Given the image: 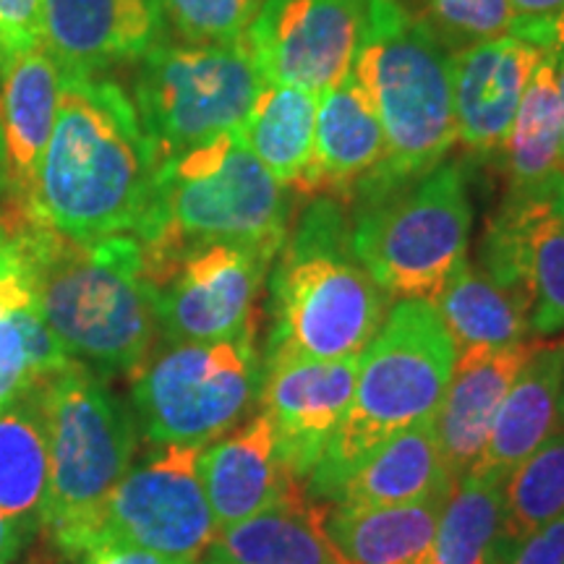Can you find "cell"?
Masks as SVG:
<instances>
[{"label":"cell","mask_w":564,"mask_h":564,"mask_svg":"<svg viewBox=\"0 0 564 564\" xmlns=\"http://www.w3.org/2000/svg\"><path fill=\"white\" fill-rule=\"evenodd\" d=\"M352 249L392 301H434L468 257L474 207L460 162L348 202Z\"/></svg>","instance_id":"ba28073f"},{"label":"cell","mask_w":564,"mask_h":564,"mask_svg":"<svg viewBox=\"0 0 564 564\" xmlns=\"http://www.w3.org/2000/svg\"><path fill=\"white\" fill-rule=\"evenodd\" d=\"M541 55L514 34L453 53L455 123L465 150L484 158L502 150Z\"/></svg>","instance_id":"e0dca14e"},{"label":"cell","mask_w":564,"mask_h":564,"mask_svg":"<svg viewBox=\"0 0 564 564\" xmlns=\"http://www.w3.org/2000/svg\"><path fill=\"white\" fill-rule=\"evenodd\" d=\"M455 350L507 348L531 335L528 312L510 293L486 278L476 262L463 257L432 301Z\"/></svg>","instance_id":"83f0119b"},{"label":"cell","mask_w":564,"mask_h":564,"mask_svg":"<svg viewBox=\"0 0 564 564\" xmlns=\"http://www.w3.org/2000/svg\"><path fill=\"white\" fill-rule=\"evenodd\" d=\"M243 42L162 45L137 61L131 100L158 160L238 131L262 89Z\"/></svg>","instance_id":"30bf717a"},{"label":"cell","mask_w":564,"mask_h":564,"mask_svg":"<svg viewBox=\"0 0 564 564\" xmlns=\"http://www.w3.org/2000/svg\"><path fill=\"white\" fill-rule=\"evenodd\" d=\"M316 110L319 95L314 91L264 82L241 126L246 147L272 178L293 194H299L303 175L312 165Z\"/></svg>","instance_id":"4316f807"},{"label":"cell","mask_w":564,"mask_h":564,"mask_svg":"<svg viewBox=\"0 0 564 564\" xmlns=\"http://www.w3.org/2000/svg\"><path fill=\"white\" fill-rule=\"evenodd\" d=\"M70 361L74 358L40 316L37 303L26 301L0 312V408L32 394Z\"/></svg>","instance_id":"1f68e13d"},{"label":"cell","mask_w":564,"mask_h":564,"mask_svg":"<svg viewBox=\"0 0 564 564\" xmlns=\"http://www.w3.org/2000/svg\"><path fill=\"white\" fill-rule=\"evenodd\" d=\"M26 541H30V535L0 514V564L17 562V556L21 554V549H24Z\"/></svg>","instance_id":"ab89813d"},{"label":"cell","mask_w":564,"mask_h":564,"mask_svg":"<svg viewBox=\"0 0 564 564\" xmlns=\"http://www.w3.org/2000/svg\"><path fill=\"white\" fill-rule=\"evenodd\" d=\"M11 199V186H9V171H6V154H3V141H0V243L6 241V204Z\"/></svg>","instance_id":"60d3db41"},{"label":"cell","mask_w":564,"mask_h":564,"mask_svg":"<svg viewBox=\"0 0 564 564\" xmlns=\"http://www.w3.org/2000/svg\"><path fill=\"white\" fill-rule=\"evenodd\" d=\"M455 484L442 457L434 419H429L394 434L366 457L337 489L333 507L373 510L447 499Z\"/></svg>","instance_id":"7402d4cb"},{"label":"cell","mask_w":564,"mask_h":564,"mask_svg":"<svg viewBox=\"0 0 564 564\" xmlns=\"http://www.w3.org/2000/svg\"><path fill=\"white\" fill-rule=\"evenodd\" d=\"M423 3H426L423 17L449 47V53L514 34L510 0H423Z\"/></svg>","instance_id":"836d02e7"},{"label":"cell","mask_w":564,"mask_h":564,"mask_svg":"<svg viewBox=\"0 0 564 564\" xmlns=\"http://www.w3.org/2000/svg\"><path fill=\"white\" fill-rule=\"evenodd\" d=\"M562 167H564V121H562Z\"/></svg>","instance_id":"ee69618b"},{"label":"cell","mask_w":564,"mask_h":564,"mask_svg":"<svg viewBox=\"0 0 564 564\" xmlns=\"http://www.w3.org/2000/svg\"><path fill=\"white\" fill-rule=\"evenodd\" d=\"M366 0H264L243 45L264 82L324 95L350 76Z\"/></svg>","instance_id":"5bb4252c"},{"label":"cell","mask_w":564,"mask_h":564,"mask_svg":"<svg viewBox=\"0 0 564 564\" xmlns=\"http://www.w3.org/2000/svg\"><path fill=\"white\" fill-rule=\"evenodd\" d=\"M202 449L154 444L150 455L133 463L105 505L95 546H137L199 564L220 531L199 478Z\"/></svg>","instance_id":"8fae6325"},{"label":"cell","mask_w":564,"mask_h":564,"mask_svg":"<svg viewBox=\"0 0 564 564\" xmlns=\"http://www.w3.org/2000/svg\"><path fill=\"white\" fill-rule=\"evenodd\" d=\"M160 0H42V47L61 76H100L165 40Z\"/></svg>","instance_id":"2e32d148"},{"label":"cell","mask_w":564,"mask_h":564,"mask_svg":"<svg viewBox=\"0 0 564 564\" xmlns=\"http://www.w3.org/2000/svg\"><path fill=\"white\" fill-rule=\"evenodd\" d=\"M560 429H564V371H562V387H560Z\"/></svg>","instance_id":"7bdbcfd3"},{"label":"cell","mask_w":564,"mask_h":564,"mask_svg":"<svg viewBox=\"0 0 564 564\" xmlns=\"http://www.w3.org/2000/svg\"><path fill=\"white\" fill-rule=\"evenodd\" d=\"M478 270L528 312L533 335L564 329V171L533 188H507L486 223Z\"/></svg>","instance_id":"4fadbf2b"},{"label":"cell","mask_w":564,"mask_h":564,"mask_svg":"<svg viewBox=\"0 0 564 564\" xmlns=\"http://www.w3.org/2000/svg\"><path fill=\"white\" fill-rule=\"evenodd\" d=\"M274 259L236 243H202L144 274L162 343L257 337V301Z\"/></svg>","instance_id":"7c38bea8"},{"label":"cell","mask_w":564,"mask_h":564,"mask_svg":"<svg viewBox=\"0 0 564 564\" xmlns=\"http://www.w3.org/2000/svg\"><path fill=\"white\" fill-rule=\"evenodd\" d=\"M84 564H186L171 556H162L147 549L123 546V544H100L82 556Z\"/></svg>","instance_id":"f35d334b"},{"label":"cell","mask_w":564,"mask_h":564,"mask_svg":"<svg viewBox=\"0 0 564 564\" xmlns=\"http://www.w3.org/2000/svg\"><path fill=\"white\" fill-rule=\"evenodd\" d=\"M350 76L384 131L382 165L352 196L398 188L442 165L457 144L453 53L423 13L403 0H366Z\"/></svg>","instance_id":"277c9868"},{"label":"cell","mask_w":564,"mask_h":564,"mask_svg":"<svg viewBox=\"0 0 564 564\" xmlns=\"http://www.w3.org/2000/svg\"><path fill=\"white\" fill-rule=\"evenodd\" d=\"M444 502L426 499L373 510L329 505L324 531L350 564H432Z\"/></svg>","instance_id":"d4e9b609"},{"label":"cell","mask_w":564,"mask_h":564,"mask_svg":"<svg viewBox=\"0 0 564 564\" xmlns=\"http://www.w3.org/2000/svg\"><path fill=\"white\" fill-rule=\"evenodd\" d=\"M42 45V0H0V79L19 55Z\"/></svg>","instance_id":"e575fe53"},{"label":"cell","mask_w":564,"mask_h":564,"mask_svg":"<svg viewBox=\"0 0 564 564\" xmlns=\"http://www.w3.org/2000/svg\"><path fill=\"white\" fill-rule=\"evenodd\" d=\"M554 61H564V13L554 21L552 30H549V45L546 51Z\"/></svg>","instance_id":"b9f144b4"},{"label":"cell","mask_w":564,"mask_h":564,"mask_svg":"<svg viewBox=\"0 0 564 564\" xmlns=\"http://www.w3.org/2000/svg\"><path fill=\"white\" fill-rule=\"evenodd\" d=\"M47 494V432L32 392L0 408V514L32 539L45 525Z\"/></svg>","instance_id":"484cf974"},{"label":"cell","mask_w":564,"mask_h":564,"mask_svg":"<svg viewBox=\"0 0 564 564\" xmlns=\"http://www.w3.org/2000/svg\"><path fill=\"white\" fill-rule=\"evenodd\" d=\"M356 373L358 358H274L262 364L259 405L272 423L282 465L301 486L348 413Z\"/></svg>","instance_id":"9a60e30c"},{"label":"cell","mask_w":564,"mask_h":564,"mask_svg":"<svg viewBox=\"0 0 564 564\" xmlns=\"http://www.w3.org/2000/svg\"><path fill=\"white\" fill-rule=\"evenodd\" d=\"M47 432L51 494L42 531L66 556L95 546L110 494L133 465L139 423L102 377L79 361L34 390Z\"/></svg>","instance_id":"52a82bcc"},{"label":"cell","mask_w":564,"mask_h":564,"mask_svg":"<svg viewBox=\"0 0 564 564\" xmlns=\"http://www.w3.org/2000/svg\"><path fill=\"white\" fill-rule=\"evenodd\" d=\"M539 340L507 348H468L455 356L453 377L434 415L436 440L449 476L463 478L484 455L494 419Z\"/></svg>","instance_id":"ac0fdd59"},{"label":"cell","mask_w":564,"mask_h":564,"mask_svg":"<svg viewBox=\"0 0 564 564\" xmlns=\"http://www.w3.org/2000/svg\"><path fill=\"white\" fill-rule=\"evenodd\" d=\"M507 564H564V514L528 535Z\"/></svg>","instance_id":"74e56055"},{"label":"cell","mask_w":564,"mask_h":564,"mask_svg":"<svg viewBox=\"0 0 564 564\" xmlns=\"http://www.w3.org/2000/svg\"><path fill=\"white\" fill-rule=\"evenodd\" d=\"M562 121L564 110L560 84H556V63L552 55L544 53L528 82L512 129L499 150L507 188H533L564 171Z\"/></svg>","instance_id":"f1b7e54d"},{"label":"cell","mask_w":564,"mask_h":564,"mask_svg":"<svg viewBox=\"0 0 564 564\" xmlns=\"http://www.w3.org/2000/svg\"><path fill=\"white\" fill-rule=\"evenodd\" d=\"M562 371L564 337L539 340L494 419L484 455L474 465L476 470L507 478L514 465L523 463L549 436L560 432Z\"/></svg>","instance_id":"603a6c76"},{"label":"cell","mask_w":564,"mask_h":564,"mask_svg":"<svg viewBox=\"0 0 564 564\" xmlns=\"http://www.w3.org/2000/svg\"><path fill=\"white\" fill-rule=\"evenodd\" d=\"M139 434L152 444L207 447L253 415L262 356L253 337L165 343L131 377Z\"/></svg>","instance_id":"9c48e42d"},{"label":"cell","mask_w":564,"mask_h":564,"mask_svg":"<svg viewBox=\"0 0 564 564\" xmlns=\"http://www.w3.org/2000/svg\"><path fill=\"white\" fill-rule=\"evenodd\" d=\"M160 160L131 95L108 76H63L58 118L24 209L70 241L137 236Z\"/></svg>","instance_id":"6da1fadb"},{"label":"cell","mask_w":564,"mask_h":564,"mask_svg":"<svg viewBox=\"0 0 564 564\" xmlns=\"http://www.w3.org/2000/svg\"><path fill=\"white\" fill-rule=\"evenodd\" d=\"M199 478L217 525H232L303 491L278 455L272 423L259 411L199 455Z\"/></svg>","instance_id":"d6986e66"},{"label":"cell","mask_w":564,"mask_h":564,"mask_svg":"<svg viewBox=\"0 0 564 564\" xmlns=\"http://www.w3.org/2000/svg\"><path fill=\"white\" fill-rule=\"evenodd\" d=\"M514 13V37L546 51L549 30L564 13V0H510Z\"/></svg>","instance_id":"d590c367"},{"label":"cell","mask_w":564,"mask_h":564,"mask_svg":"<svg viewBox=\"0 0 564 564\" xmlns=\"http://www.w3.org/2000/svg\"><path fill=\"white\" fill-rule=\"evenodd\" d=\"M267 280L270 329L262 364L358 358L394 303L358 259L348 207L333 196L306 202Z\"/></svg>","instance_id":"3957f363"},{"label":"cell","mask_w":564,"mask_h":564,"mask_svg":"<svg viewBox=\"0 0 564 564\" xmlns=\"http://www.w3.org/2000/svg\"><path fill=\"white\" fill-rule=\"evenodd\" d=\"M384 160V131L364 89L348 76L319 95L312 165L303 175L299 196H333L348 204Z\"/></svg>","instance_id":"ffe728a7"},{"label":"cell","mask_w":564,"mask_h":564,"mask_svg":"<svg viewBox=\"0 0 564 564\" xmlns=\"http://www.w3.org/2000/svg\"><path fill=\"white\" fill-rule=\"evenodd\" d=\"M455 343L432 301H394L373 340L358 356L348 413L312 476L308 499L333 505L345 478L387 440L434 419L455 366Z\"/></svg>","instance_id":"8992f818"},{"label":"cell","mask_w":564,"mask_h":564,"mask_svg":"<svg viewBox=\"0 0 564 564\" xmlns=\"http://www.w3.org/2000/svg\"><path fill=\"white\" fill-rule=\"evenodd\" d=\"M293 225V192L272 178L241 129L160 162L137 238L144 272L202 243H236L274 259Z\"/></svg>","instance_id":"5b68a950"},{"label":"cell","mask_w":564,"mask_h":564,"mask_svg":"<svg viewBox=\"0 0 564 564\" xmlns=\"http://www.w3.org/2000/svg\"><path fill=\"white\" fill-rule=\"evenodd\" d=\"M3 225L24 253L37 312L63 350L97 377H133L160 335L137 238L70 241L13 202Z\"/></svg>","instance_id":"7a4b0ae2"},{"label":"cell","mask_w":564,"mask_h":564,"mask_svg":"<svg viewBox=\"0 0 564 564\" xmlns=\"http://www.w3.org/2000/svg\"><path fill=\"white\" fill-rule=\"evenodd\" d=\"M329 505L306 491L225 525L199 564H350L324 531Z\"/></svg>","instance_id":"cb8c5ba5"},{"label":"cell","mask_w":564,"mask_h":564,"mask_svg":"<svg viewBox=\"0 0 564 564\" xmlns=\"http://www.w3.org/2000/svg\"><path fill=\"white\" fill-rule=\"evenodd\" d=\"M26 301H34L30 267L19 243L6 236V241L0 243V312Z\"/></svg>","instance_id":"8d00e7d4"},{"label":"cell","mask_w":564,"mask_h":564,"mask_svg":"<svg viewBox=\"0 0 564 564\" xmlns=\"http://www.w3.org/2000/svg\"><path fill=\"white\" fill-rule=\"evenodd\" d=\"M505 478L468 470L442 507L432 564H494L502 531Z\"/></svg>","instance_id":"4dcf8cb0"},{"label":"cell","mask_w":564,"mask_h":564,"mask_svg":"<svg viewBox=\"0 0 564 564\" xmlns=\"http://www.w3.org/2000/svg\"><path fill=\"white\" fill-rule=\"evenodd\" d=\"M264 0H160L165 24L188 45L243 42Z\"/></svg>","instance_id":"d6a6232c"},{"label":"cell","mask_w":564,"mask_h":564,"mask_svg":"<svg viewBox=\"0 0 564 564\" xmlns=\"http://www.w3.org/2000/svg\"><path fill=\"white\" fill-rule=\"evenodd\" d=\"M564 514V429L514 465L502 484V531L494 564H507L528 535Z\"/></svg>","instance_id":"f546056e"},{"label":"cell","mask_w":564,"mask_h":564,"mask_svg":"<svg viewBox=\"0 0 564 564\" xmlns=\"http://www.w3.org/2000/svg\"><path fill=\"white\" fill-rule=\"evenodd\" d=\"M63 76L45 47L19 55L0 79V141L11 196L24 207L58 118Z\"/></svg>","instance_id":"44dd1931"}]
</instances>
